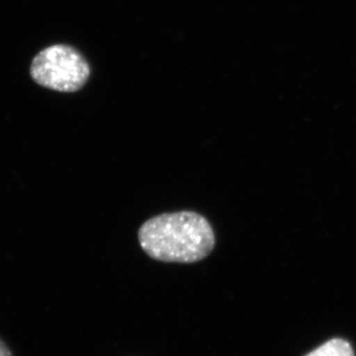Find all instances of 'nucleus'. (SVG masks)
I'll return each instance as SVG.
<instances>
[{"instance_id":"nucleus-1","label":"nucleus","mask_w":356,"mask_h":356,"mask_svg":"<svg viewBox=\"0 0 356 356\" xmlns=\"http://www.w3.org/2000/svg\"><path fill=\"white\" fill-rule=\"evenodd\" d=\"M138 238L150 259L165 263L200 262L216 245L211 224L195 211L155 216L142 224Z\"/></svg>"},{"instance_id":"nucleus-2","label":"nucleus","mask_w":356,"mask_h":356,"mask_svg":"<svg viewBox=\"0 0 356 356\" xmlns=\"http://www.w3.org/2000/svg\"><path fill=\"white\" fill-rule=\"evenodd\" d=\"M31 75L42 87L60 92H75L87 83L90 66L74 47L56 44L40 51L33 59Z\"/></svg>"},{"instance_id":"nucleus-3","label":"nucleus","mask_w":356,"mask_h":356,"mask_svg":"<svg viewBox=\"0 0 356 356\" xmlns=\"http://www.w3.org/2000/svg\"><path fill=\"white\" fill-rule=\"evenodd\" d=\"M305 356H355V353L347 340L333 338Z\"/></svg>"},{"instance_id":"nucleus-4","label":"nucleus","mask_w":356,"mask_h":356,"mask_svg":"<svg viewBox=\"0 0 356 356\" xmlns=\"http://www.w3.org/2000/svg\"><path fill=\"white\" fill-rule=\"evenodd\" d=\"M0 356H13L8 346L1 339H0Z\"/></svg>"}]
</instances>
